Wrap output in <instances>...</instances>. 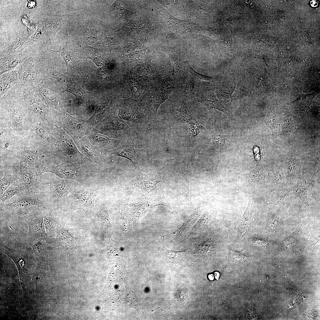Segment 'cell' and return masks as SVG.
<instances>
[{"label":"cell","mask_w":320,"mask_h":320,"mask_svg":"<svg viewBox=\"0 0 320 320\" xmlns=\"http://www.w3.org/2000/svg\"><path fill=\"white\" fill-rule=\"evenodd\" d=\"M280 121L282 128L281 135L290 136L296 133V126L292 115H288L280 118Z\"/></svg>","instance_id":"d6986e66"},{"label":"cell","mask_w":320,"mask_h":320,"mask_svg":"<svg viewBox=\"0 0 320 320\" xmlns=\"http://www.w3.org/2000/svg\"><path fill=\"white\" fill-rule=\"evenodd\" d=\"M164 255L169 260L173 261H178L180 260L184 255L183 251L170 250L167 249L161 245L160 247Z\"/></svg>","instance_id":"7402d4cb"},{"label":"cell","mask_w":320,"mask_h":320,"mask_svg":"<svg viewBox=\"0 0 320 320\" xmlns=\"http://www.w3.org/2000/svg\"><path fill=\"white\" fill-rule=\"evenodd\" d=\"M251 203L249 200L247 209L242 216L240 222L239 229L242 233H244L248 228L250 221L249 211Z\"/></svg>","instance_id":"cb8c5ba5"},{"label":"cell","mask_w":320,"mask_h":320,"mask_svg":"<svg viewBox=\"0 0 320 320\" xmlns=\"http://www.w3.org/2000/svg\"><path fill=\"white\" fill-rule=\"evenodd\" d=\"M196 101L206 106L209 110L214 108L220 111L228 116L229 111L225 108L218 99L213 90L207 89L202 91L196 97Z\"/></svg>","instance_id":"ba28073f"},{"label":"cell","mask_w":320,"mask_h":320,"mask_svg":"<svg viewBox=\"0 0 320 320\" xmlns=\"http://www.w3.org/2000/svg\"><path fill=\"white\" fill-rule=\"evenodd\" d=\"M1 78V97L11 87L17 83L20 79L19 73L16 71L9 72Z\"/></svg>","instance_id":"e0dca14e"},{"label":"cell","mask_w":320,"mask_h":320,"mask_svg":"<svg viewBox=\"0 0 320 320\" xmlns=\"http://www.w3.org/2000/svg\"><path fill=\"white\" fill-rule=\"evenodd\" d=\"M228 251L229 261L232 263L242 262L249 257L243 254L242 250L237 251L229 248Z\"/></svg>","instance_id":"44dd1931"},{"label":"cell","mask_w":320,"mask_h":320,"mask_svg":"<svg viewBox=\"0 0 320 320\" xmlns=\"http://www.w3.org/2000/svg\"><path fill=\"white\" fill-rule=\"evenodd\" d=\"M4 175L0 179V196L9 186L19 179H21L20 170H5Z\"/></svg>","instance_id":"2e32d148"},{"label":"cell","mask_w":320,"mask_h":320,"mask_svg":"<svg viewBox=\"0 0 320 320\" xmlns=\"http://www.w3.org/2000/svg\"><path fill=\"white\" fill-rule=\"evenodd\" d=\"M57 236L55 241L56 248L68 252L73 251L77 248L76 238L72 236L66 230L64 225L57 228Z\"/></svg>","instance_id":"9c48e42d"},{"label":"cell","mask_w":320,"mask_h":320,"mask_svg":"<svg viewBox=\"0 0 320 320\" xmlns=\"http://www.w3.org/2000/svg\"><path fill=\"white\" fill-rule=\"evenodd\" d=\"M43 216L36 217L28 222L29 225L28 236L30 239H37L44 241L47 239Z\"/></svg>","instance_id":"7c38bea8"},{"label":"cell","mask_w":320,"mask_h":320,"mask_svg":"<svg viewBox=\"0 0 320 320\" xmlns=\"http://www.w3.org/2000/svg\"><path fill=\"white\" fill-rule=\"evenodd\" d=\"M70 180L61 178L56 176L50 182L49 198L59 200L67 199L76 186Z\"/></svg>","instance_id":"3957f363"},{"label":"cell","mask_w":320,"mask_h":320,"mask_svg":"<svg viewBox=\"0 0 320 320\" xmlns=\"http://www.w3.org/2000/svg\"><path fill=\"white\" fill-rule=\"evenodd\" d=\"M275 101L272 97L269 100L268 104V110L266 118L267 124L268 125L272 131L273 135H276L277 133V120L275 110Z\"/></svg>","instance_id":"ac0fdd59"},{"label":"cell","mask_w":320,"mask_h":320,"mask_svg":"<svg viewBox=\"0 0 320 320\" xmlns=\"http://www.w3.org/2000/svg\"><path fill=\"white\" fill-rule=\"evenodd\" d=\"M213 129L212 131V137L215 143L219 146H222L225 143V138L221 133L217 129L215 126L214 124L213 123Z\"/></svg>","instance_id":"83f0119b"},{"label":"cell","mask_w":320,"mask_h":320,"mask_svg":"<svg viewBox=\"0 0 320 320\" xmlns=\"http://www.w3.org/2000/svg\"><path fill=\"white\" fill-rule=\"evenodd\" d=\"M38 171L40 175L45 172H51L61 178L74 180L77 182L82 181L84 178V173L77 169L65 165L55 167H40Z\"/></svg>","instance_id":"277c9868"},{"label":"cell","mask_w":320,"mask_h":320,"mask_svg":"<svg viewBox=\"0 0 320 320\" xmlns=\"http://www.w3.org/2000/svg\"><path fill=\"white\" fill-rule=\"evenodd\" d=\"M195 80L191 75L188 79L183 90V94L185 96H189L193 93L194 88Z\"/></svg>","instance_id":"f546056e"},{"label":"cell","mask_w":320,"mask_h":320,"mask_svg":"<svg viewBox=\"0 0 320 320\" xmlns=\"http://www.w3.org/2000/svg\"><path fill=\"white\" fill-rule=\"evenodd\" d=\"M134 140L131 138L124 141L114 151L118 156L125 158L130 160L137 172L140 171L138 164V158L135 148Z\"/></svg>","instance_id":"30bf717a"},{"label":"cell","mask_w":320,"mask_h":320,"mask_svg":"<svg viewBox=\"0 0 320 320\" xmlns=\"http://www.w3.org/2000/svg\"><path fill=\"white\" fill-rule=\"evenodd\" d=\"M81 146L83 148L89 155V156L92 158H93L94 157L93 154L90 147L88 145L85 143H83L81 144Z\"/></svg>","instance_id":"e575fe53"},{"label":"cell","mask_w":320,"mask_h":320,"mask_svg":"<svg viewBox=\"0 0 320 320\" xmlns=\"http://www.w3.org/2000/svg\"><path fill=\"white\" fill-rule=\"evenodd\" d=\"M98 194L96 188L77 186L67 200L73 208L83 209L87 213L94 206Z\"/></svg>","instance_id":"7a4b0ae2"},{"label":"cell","mask_w":320,"mask_h":320,"mask_svg":"<svg viewBox=\"0 0 320 320\" xmlns=\"http://www.w3.org/2000/svg\"><path fill=\"white\" fill-rule=\"evenodd\" d=\"M294 236H290L285 239L282 242H284L287 247L291 246L295 242V238L293 237Z\"/></svg>","instance_id":"836d02e7"},{"label":"cell","mask_w":320,"mask_h":320,"mask_svg":"<svg viewBox=\"0 0 320 320\" xmlns=\"http://www.w3.org/2000/svg\"><path fill=\"white\" fill-rule=\"evenodd\" d=\"M176 103L177 111L182 120L186 122L196 121L194 116L189 110L183 99H179Z\"/></svg>","instance_id":"ffe728a7"},{"label":"cell","mask_w":320,"mask_h":320,"mask_svg":"<svg viewBox=\"0 0 320 320\" xmlns=\"http://www.w3.org/2000/svg\"><path fill=\"white\" fill-rule=\"evenodd\" d=\"M185 65L188 71L190 73L191 75L195 79H197L206 81H211L214 80V78L212 76L203 75L196 71L188 63H186Z\"/></svg>","instance_id":"f1b7e54d"},{"label":"cell","mask_w":320,"mask_h":320,"mask_svg":"<svg viewBox=\"0 0 320 320\" xmlns=\"http://www.w3.org/2000/svg\"><path fill=\"white\" fill-rule=\"evenodd\" d=\"M92 138L96 141L99 142H105L108 140L107 137L99 134H94Z\"/></svg>","instance_id":"d6a6232c"},{"label":"cell","mask_w":320,"mask_h":320,"mask_svg":"<svg viewBox=\"0 0 320 320\" xmlns=\"http://www.w3.org/2000/svg\"><path fill=\"white\" fill-rule=\"evenodd\" d=\"M21 158L24 162L32 165L36 164L39 159L37 154L33 151L28 150L22 153Z\"/></svg>","instance_id":"603a6c76"},{"label":"cell","mask_w":320,"mask_h":320,"mask_svg":"<svg viewBox=\"0 0 320 320\" xmlns=\"http://www.w3.org/2000/svg\"><path fill=\"white\" fill-rule=\"evenodd\" d=\"M64 91L70 92L74 94L76 97L82 98L84 97V95L82 90L75 85H72L71 84L70 81L67 84V88Z\"/></svg>","instance_id":"4dcf8cb0"},{"label":"cell","mask_w":320,"mask_h":320,"mask_svg":"<svg viewBox=\"0 0 320 320\" xmlns=\"http://www.w3.org/2000/svg\"><path fill=\"white\" fill-rule=\"evenodd\" d=\"M265 177L264 166L260 160L258 161L252 171L246 174L240 175L239 179L243 185L257 186L264 184Z\"/></svg>","instance_id":"5b68a950"},{"label":"cell","mask_w":320,"mask_h":320,"mask_svg":"<svg viewBox=\"0 0 320 320\" xmlns=\"http://www.w3.org/2000/svg\"><path fill=\"white\" fill-rule=\"evenodd\" d=\"M100 74L103 77H105L107 75V70L104 68H103L100 70Z\"/></svg>","instance_id":"d590c367"},{"label":"cell","mask_w":320,"mask_h":320,"mask_svg":"<svg viewBox=\"0 0 320 320\" xmlns=\"http://www.w3.org/2000/svg\"><path fill=\"white\" fill-rule=\"evenodd\" d=\"M44 193L29 192L17 196L15 199L9 203L1 204L2 209L15 218L28 222L43 216V212L47 210L49 197Z\"/></svg>","instance_id":"6da1fadb"},{"label":"cell","mask_w":320,"mask_h":320,"mask_svg":"<svg viewBox=\"0 0 320 320\" xmlns=\"http://www.w3.org/2000/svg\"><path fill=\"white\" fill-rule=\"evenodd\" d=\"M309 186L304 180H300L295 185L288 189H281L279 193L280 199L294 196L298 197L305 204L309 206L307 193Z\"/></svg>","instance_id":"8fae6325"},{"label":"cell","mask_w":320,"mask_h":320,"mask_svg":"<svg viewBox=\"0 0 320 320\" xmlns=\"http://www.w3.org/2000/svg\"><path fill=\"white\" fill-rule=\"evenodd\" d=\"M55 51L60 53L63 57L66 63L67 69L69 67L72 66L73 63L72 56L71 55L66 49L64 47H60L58 50Z\"/></svg>","instance_id":"4316f807"},{"label":"cell","mask_w":320,"mask_h":320,"mask_svg":"<svg viewBox=\"0 0 320 320\" xmlns=\"http://www.w3.org/2000/svg\"><path fill=\"white\" fill-rule=\"evenodd\" d=\"M159 182V178L156 173H145L140 170L137 172L133 185L135 187L139 188L149 193L158 190L156 184Z\"/></svg>","instance_id":"8992f818"},{"label":"cell","mask_w":320,"mask_h":320,"mask_svg":"<svg viewBox=\"0 0 320 320\" xmlns=\"http://www.w3.org/2000/svg\"><path fill=\"white\" fill-rule=\"evenodd\" d=\"M154 69L151 65L145 63L137 65L132 69V71L140 75H149L154 72Z\"/></svg>","instance_id":"d4e9b609"},{"label":"cell","mask_w":320,"mask_h":320,"mask_svg":"<svg viewBox=\"0 0 320 320\" xmlns=\"http://www.w3.org/2000/svg\"><path fill=\"white\" fill-rule=\"evenodd\" d=\"M319 92V89L308 94H304L301 91L297 98L293 101L289 102L288 104L297 111H307L313 100Z\"/></svg>","instance_id":"5bb4252c"},{"label":"cell","mask_w":320,"mask_h":320,"mask_svg":"<svg viewBox=\"0 0 320 320\" xmlns=\"http://www.w3.org/2000/svg\"><path fill=\"white\" fill-rule=\"evenodd\" d=\"M20 170L21 178L29 191L33 193L39 192L41 183L40 177L41 175L38 171L28 168L23 164L20 165Z\"/></svg>","instance_id":"52a82bcc"},{"label":"cell","mask_w":320,"mask_h":320,"mask_svg":"<svg viewBox=\"0 0 320 320\" xmlns=\"http://www.w3.org/2000/svg\"><path fill=\"white\" fill-rule=\"evenodd\" d=\"M129 82L132 92V97L137 98L141 94V92L140 88H139L137 83L131 80H129Z\"/></svg>","instance_id":"1f68e13d"},{"label":"cell","mask_w":320,"mask_h":320,"mask_svg":"<svg viewBox=\"0 0 320 320\" xmlns=\"http://www.w3.org/2000/svg\"><path fill=\"white\" fill-rule=\"evenodd\" d=\"M250 94L248 89L241 83H239L237 84L235 92L231 98L232 100L239 99L247 96Z\"/></svg>","instance_id":"484cf974"},{"label":"cell","mask_w":320,"mask_h":320,"mask_svg":"<svg viewBox=\"0 0 320 320\" xmlns=\"http://www.w3.org/2000/svg\"><path fill=\"white\" fill-rule=\"evenodd\" d=\"M29 192L21 178L16 181L7 188L0 197V201L3 202L15 196L20 195Z\"/></svg>","instance_id":"9a60e30c"},{"label":"cell","mask_w":320,"mask_h":320,"mask_svg":"<svg viewBox=\"0 0 320 320\" xmlns=\"http://www.w3.org/2000/svg\"><path fill=\"white\" fill-rule=\"evenodd\" d=\"M115 281V282L113 281V284H111L113 286L111 287V294L113 295V299L115 298L118 302H125L130 304L132 302L129 299L134 302L135 298L132 297L133 296H130V294H128V293H130L131 291L130 289L128 288V287H127L126 284H124L125 282L122 283L121 279H118L117 281L116 279Z\"/></svg>","instance_id":"4fadbf2b"}]
</instances>
